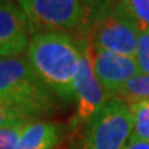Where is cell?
Segmentation results:
<instances>
[{
	"label": "cell",
	"mask_w": 149,
	"mask_h": 149,
	"mask_svg": "<svg viewBox=\"0 0 149 149\" xmlns=\"http://www.w3.org/2000/svg\"><path fill=\"white\" fill-rule=\"evenodd\" d=\"M80 54L77 43L64 32L33 33L26 48L32 69L54 95L66 102L74 100Z\"/></svg>",
	"instance_id": "1"
},
{
	"label": "cell",
	"mask_w": 149,
	"mask_h": 149,
	"mask_svg": "<svg viewBox=\"0 0 149 149\" xmlns=\"http://www.w3.org/2000/svg\"><path fill=\"white\" fill-rule=\"evenodd\" d=\"M0 97L17 104L32 119L55 108V95L22 55L0 57Z\"/></svg>",
	"instance_id": "2"
},
{
	"label": "cell",
	"mask_w": 149,
	"mask_h": 149,
	"mask_svg": "<svg viewBox=\"0 0 149 149\" xmlns=\"http://www.w3.org/2000/svg\"><path fill=\"white\" fill-rule=\"evenodd\" d=\"M77 33L93 47L134 58L138 40V28L122 10L119 4L100 14L88 15L86 25Z\"/></svg>",
	"instance_id": "3"
},
{
	"label": "cell",
	"mask_w": 149,
	"mask_h": 149,
	"mask_svg": "<svg viewBox=\"0 0 149 149\" xmlns=\"http://www.w3.org/2000/svg\"><path fill=\"white\" fill-rule=\"evenodd\" d=\"M29 28L39 32H79L88 19L80 0H18Z\"/></svg>",
	"instance_id": "4"
},
{
	"label": "cell",
	"mask_w": 149,
	"mask_h": 149,
	"mask_svg": "<svg viewBox=\"0 0 149 149\" xmlns=\"http://www.w3.org/2000/svg\"><path fill=\"white\" fill-rule=\"evenodd\" d=\"M131 133L130 107L117 98H111L88 122L83 149H124Z\"/></svg>",
	"instance_id": "5"
},
{
	"label": "cell",
	"mask_w": 149,
	"mask_h": 149,
	"mask_svg": "<svg viewBox=\"0 0 149 149\" xmlns=\"http://www.w3.org/2000/svg\"><path fill=\"white\" fill-rule=\"evenodd\" d=\"M77 46L80 48V59L77 73L74 77V100L77 102L76 122H90L102 108L105 107L111 95L104 90L98 81L93 65H91L88 46L84 40L77 39Z\"/></svg>",
	"instance_id": "6"
},
{
	"label": "cell",
	"mask_w": 149,
	"mask_h": 149,
	"mask_svg": "<svg viewBox=\"0 0 149 149\" xmlns=\"http://www.w3.org/2000/svg\"><path fill=\"white\" fill-rule=\"evenodd\" d=\"M87 46L94 73L111 98L123 84L139 74L137 62L131 57L93 47L88 43Z\"/></svg>",
	"instance_id": "7"
},
{
	"label": "cell",
	"mask_w": 149,
	"mask_h": 149,
	"mask_svg": "<svg viewBox=\"0 0 149 149\" xmlns=\"http://www.w3.org/2000/svg\"><path fill=\"white\" fill-rule=\"evenodd\" d=\"M29 22L14 0H0V57L21 55L28 48Z\"/></svg>",
	"instance_id": "8"
},
{
	"label": "cell",
	"mask_w": 149,
	"mask_h": 149,
	"mask_svg": "<svg viewBox=\"0 0 149 149\" xmlns=\"http://www.w3.org/2000/svg\"><path fill=\"white\" fill-rule=\"evenodd\" d=\"M58 138L57 124L33 119L24 130L17 149H54L58 144Z\"/></svg>",
	"instance_id": "9"
},
{
	"label": "cell",
	"mask_w": 149,
	"mask_h": 149,
	"mask_svg": "<svg viewBox=\"0 0 149 149\" xmlns=\"http://www.w3.org/2000/svg\"><path fill=\"white\" fill-rule=\"evenodd\" d=\"M112 98H117L126 104L149 101V74H138L128 80L112 95Z\"/></svg>",
	"instance_id": "10"
},
{
	"label": "cell",
	"mask_w": 149,
	"mask_h": 149,
	"mask_svg": "<svg viewBox=\"0 0 149 149\" xmlns=\"http://www.w3.org/2000/svg\"><path fill=\"white\" fill-rule=\"evenodd\" d=\"M133 133L130 141H149V101L131 104Z\"/></svg>",
	"instance_id": "11"
},
{
	"label": "cell",
	"mask_w": 149,
	"mask_h": 149,
	"mask_svg": "<svg viewBox=\"0 0 149 149\" xmlns=\"http://www.w3.org/2000/svg\"><path fill=\"white\" fill-rule=\"evenodd\" d=\"M119 7L138 29L149 28V0H120Z\"/></svg>",
	"instance_id": "12"
},
{
	"label": "cell",
	"mask_w": 149,
	"mask_h": 149,
	"mask_svg": "<svg viewBox=\"0 0 149 149\" xmlns=\"http://www.w3.org/2000/svg\"><path fill=\"white\" fill-rule=\"evenodd\" d=\"M33 119H17L0 127V149H17L22 133Z\"/></svg>",
	"instance_id": "13"
},
{
	"label": "cell",
	"mask_w": 149,
	"mask_h": 149,
	"mask_svg": "<svg viewBox=\"0 0 149 149\" xmlns=\"http://www.w3.org/2000/svg\"><path fill=\"white\" fill-rule=\"evenodd\" d=\"M134 59L139 74H149V28H139Z\"/></svg>",
	"instance_id": "14"
},
{
	"label": "cell",
	"mask_w": 149,
	"mask_h": 149,
	"mask_svg": "<svg viewBox=\"0 0 149 149\" xmlns=\"http://www.w3.org/2000/svg\"><path fill=\"white\" fill-rule=\"evenodd\" d=\"M17 119H32L22 108L7 98L0 97V127Z\"/></svg>",
	"instance_id": "15"
},
{
	"label": "cell",
	"mask_w": 149,
	"mask_h": 149,
	"mask_svg": "<svg viewBox=\"0 0 149 149\" xmlns=\"http://www.w3.org/2000/svg\"><path fill=\"white\" fill-rule=\"evenodd\" d=\"M84 7L88 11V15L93 14H100L107 10H111L113 7H116L119 3L117 0H80Z\"/></svg>",
	"instance_id": "16"
},
{
	"label": "cell",
	"mask_w": 149,
	"mask_h": 149,
	"mask_svg": "<svg viewBox=\"0 0 149 149\" xmlns=\"http://www.w3.org/2000/svg\"><path fill=\"white\" fill-rule=\"evenodd\" d=\"M124 149H149V141H130Z\"/></svg>",
	"instance_id": "17"
}]
</instances>
